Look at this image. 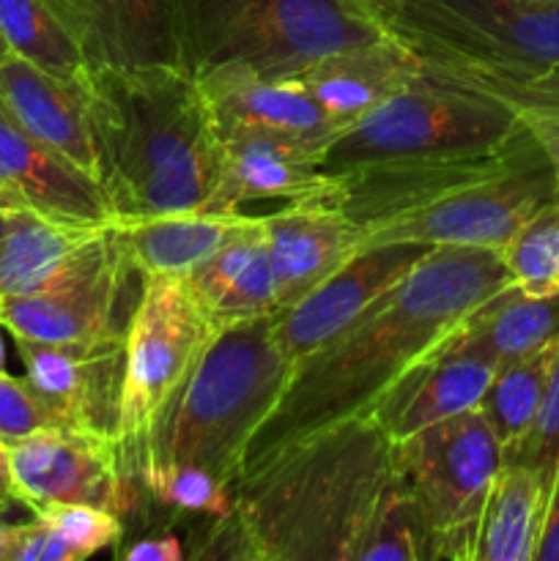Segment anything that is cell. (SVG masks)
I'll return each mask as SVG.
<instances>
[{"mask_svg":"<svg viewBox=\"0 0 559 561\" xmlns=\"http://www.w3.org/2000/svg\"><path fill=\"white\" fill-rule=\"evenodd\" d=\"M502 257L521 288H559V201L546 203L504 247Z\"/></svg>","mask_w":559,"mask_h":561,"instance_id":"30","label":"cell"},{"mask_svg":"<svg viewBox=\"0 0 559 561\" xmlns=\"http://www.w3.org/2000/svg\"><path fill=\"white\" fill-rule=\"evenodd\" d=\"M47 427H66L58 411L27 383L0 370V442L14 444Z\"/></svg>","mask_w":559,"mask_h":561,"instance_id":"32","label":"cell"},{"mask_svg":"<svg viewBox=\"0 0 559 561\" xmlns=\"http://www.w3.org/2000/svg\"><path fill=\"white\" fill-rule=\"evenodd\" d=\"M192 299L201 307L212 332L277 312V283L269 261L263 214H255L203 266L184 277Z\"/></svg>","mask_w":559,"mask_h":561,"instance_id":"21","label":"cell"},{"mask_svg":"<svg viewBox=\"0 0 559 561\" xmlns=\"http://www.w3.org/2000/svg\"><path fill=\"white\" fill-rule=\"evenodd\" d=\"M458 329L425 359L417 362L370 414L392 442H403L480 405L499 367Z\"/></svg>","mask_w":559,"mask_h":561,"instance_id":"17","label":"cell"},{"mask_svg":"<svg viewBox=\"0 0 559 561\" xmlns=\"http://www.w3.org/2000/svg\"><path fill=\"white\" fill-rule=\"evenodd\" d=\"M420 69V60L403 44L384 36L327 55L301 71L296 82L321 104L334 124L349 126L414 80Z\"/></svg>","mask_w":559,"mask_h":561,"instance_id":"22","label":"cell"},{"mask_svg":"<svg viewBox=\"0 0 559 561\" xmlns=\"http://www.w3.org/2000/svg\"><path fill=\"white\" fill-rule=\"evenodd\" d=\"M126 561H181L186 557L181 540L173 531H159V535L142 537V540L132 542L129 548L118 553Z\"/></svg>","mask_w":559,"mask_h":561,"instance_id":"35","label":"cell"},{"mask_svg":"<svg viewBox=\"0 0 559 561\" xmlns=\"http://www.w3.org/2000/svg\"><path fill=\"white\" fill-rule=\"evenodd\" d=\"M132 277L140 274L110 222L47 288L0 299V323L9 337L33 343H88L126 334L135 312V305L126 307Z\"/></svg>","mask_w":559,"mask_h":561,"instance_id":"10","label":"cell"},{"mask_svg":"<svg viewBox=\"0 0 559 561\" xmlns=\"http://www.w3.org/2000/svg\"><path fill=\"white\" fill-rule=\"evenodd\" d=\"M247 211H179L113 219L132 268L146 277L184 279L252 222Z\"/></svg>","mask_w":559,"mask_h":561,"instance_id":"23","label":"cell"},{"mask_svg":"<svg viewBox=\"0 0 559 561\" xmlns=\"http://www.w3.org/2000/svg\"><path fill=\"white\" fill-rule=\"evenodd\" d=\"M93 69L181 66V0H49Z\"/></svg>","mask_w":559,"mask_h":561,"instance_id":"14","label":"cell"},{"mask_svg":"<svg viewBox=\"0 0 559 561\" xmlns=\"http://www.w3.org/2000/svg\"><path fill=\"white\" fill-rule=\"evenodd\" d=\"M548 513V485L518 460H504L482 513L475 561H537Z\"/></svg>","mask_w":559,"mask_h":561,"instance_id":"25","label":"cell"},{"mask_svg":"<svg viewBox=\"0 0 559 561\" xmlns=\"http://www.w3.org/2000/svg\"><path fill=\"white\" fill-rule=\"evenodd\" d=\"M5 55H9V47H5L3 36H0V60H3V58H5Z\"/></svg>","mask_w":559,"mask_h":561,"instance_id":"41","label":"cell"},{"mask_svg":"<svg viewBox=\"0 0 559 561\" xmlns=\"http://www.w3.org/2000/svg\"><path fill=\"white\" fill-rule=\"evenodd\" d=\"M36 515H42L64 537L77 561L96 557L107 548H118L121 537H124L121 515L104 507H93V504H53V507L38 510Z\"/></svg>","mask_w":559,"mask_h":561,"instance_id":"31","label":"cell"},{"mask_svg":"<svg viewBox=\"0 0 559 561\" xmlns=\"http://www.w3.org/2000/svg\"><path fill=\"white\" fill-rule=\"evenodd\" d=\"M212 337V327L184 279H142L140 299L126 329V373L115 433L129 477H140L153 425Z\"/></svg>","mask_w":559,"mask_h":561,"instance_id":"9","label":"cell"},{"mask_svg":"<svg viewBox=\"0 0 559 561\" xmlns=\"http://www.w3.org/2000/svg\"><path fill=\"white\" fill-rule=\"evenodd\" d=\"M395 455L425 537V559L475 561L482 513L504 463L480 409L395 442Z\"/></svg>","mask_w":559,"mask_h":561,"instance_id":"8","label":"cell"},{"mask_svg":"<svg viewBox=\"0 0 559 561\" xmlns=\"http://www.w3.org/2000/svg\"><path fill=\"white\" fill-rule=\"evenodd\" d=\"M5 447L11 485L27 513L53 504H93L115 515L135 507L132 477L113 438L47 427Z\"/></svg>","mask_w":559,"mask_h":561,"instance_id":"11","label":"cell"},{"mask_svg":"<svg viewBox=\"0 0 559 561\" xmlns=\"http://www.w3.org/2000/svg\"><path fill=\"white\" fill-rule=\"evenodd\" d=\"M537 561H559V463L554 471L551 496H548L546 529H543L540 548H537Z\"/></svg>","mask_w":559,"mask_h":561,"instance_id":"36","label":"cell"},{"mask_svg":"<svg viewBox=\"0 0 559 561\" xmlns=\"http://www.w3.org/2000/svg\"><path fill=\"white\" fill-rule=\"evenodd\" d=\"M88 121L115 219L201 211L219 173V135L181 66L93 69Z\"/></svg>","mask_w":559,"mask_h":561,"instance_id":"3","label":"cell"},{"mask_svg":"<svg viewBox=\"0 0 559 561\" xmlns=\"http://www.w3.org/2000/svg\"><path fill=\"white\" fill-rule=\"evenodd\" d=\"M146 491L164 507L186 515H208L212 520L228 518L233 510V485L219 477L186 463L146 466L140 471Z\"/></svg>","mask_w":559,"mask_h":561,"instance_id":"29","label":"cell"},{"mask_svg":"<svg viewBox=\"0 0 559 561\" xmlns=\"http://www.w3.org/2000/svg\"><path fill=\"white\" fill-rule=\"evenodd\" d=\"M513 460L535 469L548 485V496H551L554 471H557L559 463V340L557 348H554L551 370H548L546 392H543L535 427H532L529 438H526V444Z\"/></svg>","mask_w":559,"mask_h":561,"instance_id":"33","label":"cell"},{"mask_svg":"<svg viewBox=\"0 0 559 561\" xmlns=\"http://www.w3.org/2000/svg\"><path fill=\"white\" fill-rule=\"evenodd\" d=\"M107 225L58 222L33 211H14L0 250V299L47 288L66 263L96 239Z\"/></svg>","mask_w":559,"mask_h":561,"instance_id":"26","label":"cell"},{"mask_svg":"<svg viewBox=\"0 0 559 561\" xmlns=\"http://www.w3.org/2000/svg\"><path fill=\"white\" fill-rule=\"evenodd\" d=\"M321 148L269 131L219 135V173L201 211H244L250 203L316 201L327 192Z\"/></svg>","mask_w":559,"mask_h":561,"instance_id":"16","label":"cell"},{"mask_svg":"<svg viewBox=\"0 0 559 561\" xmlns=\"http://www.w3.org/2000/svg\"><path fill=\"white\" fill-rule=\"evenodd\" d=\"M513 283L499 250L431 247L360 321L296 367L280 403L247 444L239 477L299 438L370 416L417 362Z\"/></svg>","mask_w":559,"mask_h":561,"instance_id":"2","label":"cell"},{"mask_svg":"<svg viewBox=\"0 0 559 561\" xmlns=\"http://www.w3.org/2000/svg\"><path fill=\"white\" fill-rule=\"evenodd\" d=\"M431 250L411 241L367 244L288 310L274 312L280 345L296 367L360 321Z\"/></svg>","mask_w":559,"mask_h":561,"instance_id":"12","label":"cell"},{"mask_svg":"<svg viewBox=\"0 0 559 561\" xmlns=\"http://www.w3.org/2000/svg\"><path fill=\"white\" fill-rule=\"evenodd\" d=\"M11 222H14V211H9V208H0V250H3V241H5V236H9Z\"/></svg>","mask_w":559,"mask_h":561,"instance_id":"39","label":"cell"},{"mask_svg":"<svg viewBox=\"0 0 559 561\" xmlns=\"http://www.w3.org/2000/svg\"><path fill=\"white\" fill-rule=\"evenodd\" d=\"M294 376L274 316L252 318L208 340L146 444V466L186 463L233 485L250 438Z\"/></svg>","mask_w":559,"mask_h":561,"instance_id":"5","label":"cell"},{"mask_svg":"<svg viewBox=\"0 0 559 561\" xmlns=\"http://www.w3.org/2000/svg\"><path fill=\"white\" fill-rule=\"evenodd\" d=\"M208 104L217 135L225 131H269L323 148L343 126L334 124L321 104L296 80H266L241 66H219L195 77Z\"/></svg>","mask_w":559,"mask_h":561,"instance_id":"18","label":"cell"},{"mask_svg":"<svg viewBox=\"0 0 559 561\" xmlns=\"http://www.w3.org/2000/svg\"><path fill=\"white\" fill-rule=\"evenodd\" d=\"M521 131L507 104L488 93L449 85L420 69L400 91L343 126L323 148V173L433 157L460 148L497 146Z\"/></svg>","mask_w":559,"mask_h":561,"instance_id":"7","label":"cell"},{"mask_svg":"<svg viewBox=\"0 0 559 561\" xmlns=\"http://www.w3.org/2000/svg\"><path fill=\"white\" fill-rule=\"evenodd\" d=\"M269 261L277 283V312L305 299L362 250L360 228L323 201L283 203L263 214Z\"/></svg>","mask_w":559,"mask_h":561,"instance_id":"19","label":"cell"},{"mask_svg":"<svg viewBox=\"0 0 559 561\" xmlns=\"http://www.w3.org/2000/svg\"><path fill=\"white\" fill-rule=\"evenodd\" d=\"M0 36L11 55L71 85L88 88L91 66L49 0H0Z\"/></svg>","mask_w":559,"mask_h":561,"instance_id":"27","label":"cell"},{"mask_svg":"<svg viewBox=\"0 0 559 561\" xmlns=\"http://www.w3.org/2000/svg\"><path fill=\"white\" fill-rule=\"evenodd\" d=\"M16 504H22L16 499L14 485H11V471H9V447L0 442V510H14ZM25 507V504H22Z\"/></svg>","mask_w":559,"mask_h":561,"instance_id":"37","label":"cell"},{"mask_svg":"<svg viewBox=\"0 0 559 561\" xmlns=\"http://www.w3.org/2000/svg\"><path fill=\"white\" fill-rule=\"evenodd\" d=\"M11 340L27 383L58 411L66 427L115 442L126 373V334L88 343Z\"/></svg>","mask_w":559,"mask_h":561,"instance_id":"13","label":"cell"},{"mask_svg":"<svg viewBox=\"0 0 559 561\" xmlns=\"http://www.w3.org/2000/svg\"><path fill=\"white\" fill-rule=\"evenodd\" d=\"M367 11L436 80L513 113L559 102V0H373Z\"/></svg>","mask_w":559,"mask_h":561,"instance_id":"4","label":"cell"},{"mask_svg":"<svg viewBox=\"0 0 559 561\" xmlns=\"http://www.w3.org/2000/svg\"><path fill=\"white\" fill-rule=\"evenodd\" d=\"M3 334H9L3 329V323H0V370H5V337Z\"/></svg>","mask_w":559,"mask_h":561,"instance_id":"40","label":"cell"},{"mask_svg":"<svg viewBox=\"0 0 559 561\" xmlns=\"http://www.w3.org/2000/svg\"><path fill=\"white\" fill-rule=\"evenodd\" d=\"M362 3H365V5H367V3H373V0H362Z\"/></svg>","mask_w":559,"mask_h":561,"instance_id":"42","label":"cell"},{"mask_svg":"<svg viewBox=\"0 0 559 561\" xmlns=\"http://www.w3.org/2000/svg\"><path fill=\"white\" fill-rule=\"evenodd\" d=\"M201 559L427 561L395 442L373 416L299 438L233 482Z\"/></svg>","mask_w":559,"mask_h":561,"instance_id":"1","label":"cell"},{"mask_svg":"<svg viewBox=\"0 0 559 561\" xmlns=\"http://www.w3.org/2000/svg\"><path fill=\"white\" fill-rule=\"evenodd\" d=\"M515 115L546 153L548 164L554 170V201H559V102L532 104V107L518 110Z\"/></svg>","mask_w":559,"mask_h":561,"instance_id":"34","label":"cell"},{"mask_svg":"<svg viewBox=\"0 0 559 561\" xmlns=\"http://www.w3.org/2000/svg\"><path fill=\"white\" fill-rule=\"evenodd\" d=\"M0 208L33 211L58 222L110 225L104 186L58 151L27 135L0 104Z\"/></svg>","mask_w":559,"mask_h":561,"instance_id":"15","label":"cell"},{"mask_svg":"<svg viewBox=\"0 0 559 561\" xmlns=\"http://www.w3.org/2000/svg\"><path fill=\"white\" fill-rule=\"evenodd\" d=\"M192 77L241 66L266 80H296L327 55L384 38L362 0H181Z\"/></svg>","mask_w":559,"mask_h":561,"instance_id":"6","label":"cell"},{"mask_svg":"<svg viewBox=\"0 0 559 561\" xmlns=\"http://www.w3.org/2000/svg\"><path fill=\"white\" fill-rule=\"evenodd\" d=\"M554 348H543L537 354L524 356L518 362L502 365L493 373L486 394L480 400V414L486 416L493 438L502 447L504 460H513L529 438L540 411L543 392H546L548 370H551Z\"/></svg>","mask_w":559,"mask_h":561,"instance_id":"28","label":"cell"},{"mask_svg":"<svg viewBox=\"0 0 559 561\" xmlns=\"http://www.w3.org/2000/svg\"><path fill=\"white\" fill-rule=\"evenodd\" d=\"M458 332L497 367L551 348L559 340V288L526 290L513 283L482 301Z\"/></svg>","mask_w":559,"mask_h":561,"instance_id":"24","label":"cell"},{"mask_svg":"<svg viewBox=\"0 0 559 561\" xmlns=\"http://www.w3.org/2000/svg\"><path fill=\"white\" fill-rule=\"evenodd\" d=\"M11 510H0V561H5L9 557V542H11V531H14L16 520H9Z\"/></svg>","mask_w":559,"mask_h":561,"instance_id":"38","label":"cell"},{"mask_svg":"<svg viewBox=\"0 0 559 561\" xmlns=\"http://www.w3.org/2000/svg\"><path fill=\"white\" fill-rule=\"evenodd\" d=\"M0 104L27 135L99 181L85 88L9 53L0 60Z\"/></svg>","mask_w":559,"mask_h":561,"instance_id":"20","label":"cell"}]
</instances>
